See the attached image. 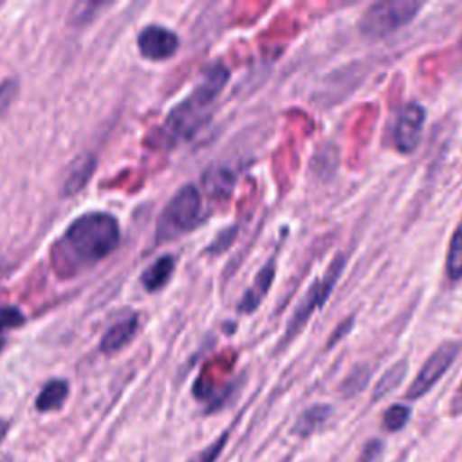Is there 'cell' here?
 Wrapping results in <instances>:
<instances>
[{
    "mask_svg": "<svg viewBox=\"0 0 462 462\" xmlns=\"http://www.w3.org/2000/svg\"><path fill=\"white\" fill-rule=\"evenodd\" d=\"M121 231L116 217L105 211L85 213L72 220L54 247L61 271L74 273L108 256L119 244Z\"/></svg>",
    "mask_w": 462,
    "mask_h": 462,
    "instance_id": "1",
    "label": "cell"
},
{
    "mask_svg": "<svg viewBox=\"0 0 462 462\" xmlns=\"http://www.w3.org/2000/svg\"><path fill=\"white\" fill-rule=\"evenodd\" d=\"M229 79L227 69L217 61L206 69L200 83L166 116L161 135L168 144L189 139L211 114V105Z\"/></svg>",
    "mask_w": 462,
    "mask_h": 462,
    "instance_id": "2",
    "label": "cell"
},
{
    "mask_svg": "<svg viewBox=\"0 0 462 462\" xmlns=\"http://www.w3.org/2000/svg\"><path fill=\"white\" fill-rule=\"evenodd\" d=\"M202 199L193 184L182 186L164 206L155 226V242H170L189 233L200 220Z\"/></svg>",
    "mask_w": 462,
    "mask_h": 462,
    "instance_id": "3",
    "label": "cell"
},
{
    "mask_svg": "<svg viewBox=\"0 0 462 462\" xmlns=\"http://www.w3.org/2000/svg\"><path fill=\"white\" fill-rule=\"evenodd\" d=\"M420 9L413 0H390L372 4L359 20V29L370 38H383L408 23Z\"/></svg>",
    "mask_w": 462,
    "mask_h": 462,
    "instance_id": "4",
    "label": "cell"
},
{
    "mask_svg": "<svg viewBox=\"0 0 462 462\" xmlns=\"http://www.w3.org/2000/svg\"><path fill=\"white\" fill-rule=\"evenodd\" d=\"M343 265H345L343 258L337 256V258L328 265V269L325 271V274H323L321 278H318V280L309 287L307 294H305L303 300L300 301V305H298V309L294 310L292 319H291V323H289V327H287V339H291L294 334H298V330L307 323V319L310 318V314L325 303V300H327L328 294L332 292V287L336 285V282H337V278H339V274H341V271H343Z\"/></svg>",
    "mask_w": 462,
    "mask_h": 462,
    "instance_id": "5",
    "label": "cell"
},
{
    "mask_svg": "<svg viewBox=\"0 0 462 462\" xmlns=\"http://www.w3.org/2000/svg\"><path fill=\"white\" fill-rule=\"evenodd\" d=\"M457 354H458V343H455V341L442 343L428 357V361L422 365V368L417 374V377L413 379V383L408 386L406 399H417V397L424 395L444 375V372L451 366Z\"/></svg>",
    "mask_w": 462,
    "mask_h": 462,
    "instance_id": "6",
    "label": "cell"
},
{
    "mask_svg": "<svg viewBox=\"0 0 462 462\" xmlns=\"http://www.w3.org/2000/svg\"><path fill=\"white\" fill-rule=\"evenodd\" d=\"M179 36L162 25H146L137 34V47L141 56L152 61L171 58L179 51Z\"/></svg>",
    "mask_w": 462,
    "mask_h": 462,
    "instance_id": "7",
    "label": "cell"
},
{
    "mask_svg": "<svg viewBox=\"0 0 462 462\" xmlns=\"http://www.w3.org/2000/svg\"><path fill=\"white\" fill-rule=\"evenodd\" d=\"M424 108L417 103L406 105L395 123L393 130V143L397 150L401 152H413L419 139H420V130L424 125Z\"/></svg>",
    "mask_w": 462,
    "mask_h": 462,
    "instance_id": "8",
    "label": "cell"
},
{
    "mask_svg": "<svg viewBox=\"0 0 462 462\" xmlns=\"http://www.w3.org/2000/svg\"><path fill=\"white\" fill-rule=\"evenodd\" d=\"M96 159L90 153H81L74 159V162L69 166L67 175L61 184V195L70 197L83 189V186L88 182L90 175L94 173Z\"/></svg>",
    "mask_w": 462,
    "mask_h": 462,
    "instance_id": "9",
    "label": "cell"
},
{
    "mask_svg": "<svg viewBox=\"0 0 462 462\" xmlns=\"http://www.w3.org/2000/svg\"><path fill=\"white\" fill-rule=\"evenodd\" d=\"M135 332H137V316H128V318L116 321L114 325L108 327V330L103 334V337L99 341L101 352L114 354L117 350H121L134 339Z\"/></svg>",
    "mask_w": 462,
    "mask_h": 462,
    "instance_id": "10",
    "label": "cell"
},
{
    "mask_svg": "<svg viewBox=\"0 0 462 462\" xmlns=\"http://www.w3.org/2000/svg\"><path fill=\"white\" fill-rule=\"evenodd\" d=\"M173 269H175L173 256L171 254H162L152 265H148L143 271L141 283L144 285V289L148 292H157V291H161L168 283V280L173 274Z\"/></svg>",
    "mask_w": 462,
    "mask_h": 462,
    "instance_id": "11",
    "label": "cell"
},
{
    "mask_svg": "<svg viewBox=\"0 0 462 462\" xmlns=\"http://www.w3.org/2000/svg\"><path fill=\"white\" fill-rule=\"evenodd\" d=\"M273 278H274V262H269L256 276L253 287L244 294V298L240 300L238 303V309L242 312H253L260 301L263 300V296L267 294L271 283H273Z\"/></svg>",
    "mask_w": 462,
    "mask_h": 462,
    "instance_id": "12",
    "label": "cell"
},
{
    "mask_svg": "<svg viewBox=\"0 0 462 462\" xmlns=\"http://www.w3.org/2000/svg\"><path fill=\"white\" fill-rule=\"evenodd\" d=\"M69 395V384L63 379L49 381L36 397V408L40 411H52L61 408Z\"/></svg>",
    "mask_w": 462,
    "mask_h": 462,
    "instance_id": "13",
    "label": "cell"
},
{
    "mask_svg": "<svg viewBox=\"0 0 462 462\" xmlns=\"http://www.w3.org/2000/svg\"><path fill=\"white\" fill-rule=\"evenodd\" d=\"M446 271H448V276L453 280L462 278V222L457 226L455 233L451 235L448 254H446Z\"/></svg>",
    "mask_w": 462,
    "mask_h": 462,
    "instance_id": "14",
    "label": "cell"
},
{
    "mask_svg": "<svg viewBox=\"0 0 462 462\" xmlns=\"http://www.w3.org/2000/svg\"><path fill=\"white\" fill-rule=\"evenodd\" d=\"M406 368H408L406 361L395 363V365L379 379V383L375 384L374 399H375V401H377V399H383L386 393H390L393 388H397L399 383L402 381L404 374H406Z\"/></svg>",
    "mask_w": 462,
    "mask_h": 462,
    "instance_id": "15",
    "label": "cell"
},
{
    "mask_svg": "<svg viewBox=\"0 0 462 462\" xmlns=\"http://www.w3.org/2000/svg\"><path fill=\"white\" fill-rule=\"evenodd\" d=\"M330 415V408L328 406H323V404H318V406H312L309 408L298 420L296 424V430L301 433V435H307L310 431H314L319 424H323Z\"/></svg>",
    "mask_w": 462,
    "mask_h": 462,
    "instance_id": "16",
    "label": "cell"
},
{
    "mask_svg": "<svg viewBox=\"0 0 462 462\" xmlns=\"http://www.w3.org/2000/svg\"><path fill=\"white\" fill-rule=\"evenodd\" d=\"M25 323V318L18 307L13 305H2L0 307V352L5 345V334L9 330H14Z\"/></svg>",
    "mask_w": 462,
    "mask_h": 462,
    "instance_id": "17",
    "label": "cell"
},
{
    "mask_svg": "<svg viewBox=\"0 0 462 462\" xmlns=\"http://www.w3.org/2000/svg\"><path fill=\"white\" fill-rule=\"evenodd\" d=\"M408 417H410V410H408L406 406H402V404H393V406H390V408L384 411V415H383V424H384V428H386L388 431H397V430H401V428L406 424Z\"/></svg>",
    "mask_w": 462,
    "mask_h": 462,
    "instance_id": "18",
    "label": "cell"
},
{
    "mask_svg": "<svg viewBox=\"0 0 462 462\" xmlns=\"http://www.w3.org/2000/svg\"><path fill=\"white\" fill-rule=\"evenodd\" d=\"M18 94V81L16 79H4L0 83V117L7 112Z\"/></svg>",
    "mask_w": 462,
    "mask_h": 462,
    "instance_id": "19",
    "label": "cell"
},
{
    "mask_svg": "<svg viewBox=\"0 0 462 462\" xmlns=\"http://www.w3.org/2000/svg\"><path fill=\"white\" fill-rule=\"evenodd\" d=\"M226 439H227V435H222L217 442H213L209 448H206L204 451H200V453H199L193 460H189V462H215L217 457L220 455L222 448L226 446Z\"/></svg>",
    "mask_w": 462,
    "mask_h": 462,
    "instance_id": "20",
    "label": "cell"
},
{
    "mask_svg": "<svg viewBox=\"0 0 462 462\" xmlns=\"http://www.w3.org/2000/svg\"><path fill=\"white\" fill-rule=\"evenodd\" d=\"M381 448H383V444H381L379 440H370V442L365 446V449H363L361 462H370V460H374V458L379 455Z\"/></svg>",
    "mask_w": 462,
    "mask_h": 462,
    "instance_id": "21",
    "label": "cell"
},
{
    "mask_svg": "<svg viewBox=\"0 0 462 462\" xmlns=\"http://www.w3.org/2000/svg\"><path fill=\"white\" fill-rule=\"evenodd\" d=\"M5 431H7V424L4 422V420H0V440L4 439V435H5Z\"/></svg>",
    "mask_w": 462,
    "mask_h": 462,
    "instance_id": "22",
    "label": "cell"
},
{
    "mask_svg": "<svg viewBox=\"0 0 462 462\" xmlns=\"http://www.w3.org/2000/svg\"><path fill=\"white\" fill-rule=\"evenodd\" d=\"M458 401H460V408H462V384H460V392H458Z\"/></svg>",
    "mask_w": 462,
    "mask_h": 462,
    "instance_id": "23",
    "label": "cell"
},
{
    "mask_svg": "<svg viewBox=\"0 0 462 462\" xmlns=\"http://www.w3.org/2000/svg\"><path fill=\"white\" fill-rule=\"evenodd\" d=\"M460 49H462V36H460Z\"/></svg>",
    "mask_w": 462,
    "mask_h": 462,
    "instance_id": "24",
    "label": "cell"
}]
</instances>
